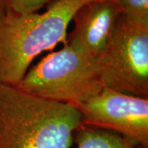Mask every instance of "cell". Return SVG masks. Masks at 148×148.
Instances as JSON below:
<instances>
[{
  "mask_svg": "<svg viewBox=\"0 0 148 148\" xmlns=\"http://www.w3.org/2000/svg\"><path fill=\"white\" fill-rule=\"evenodd\" d=\"M81 126L74 106L0 83V148H71Z\"/></svg>",
  "mask_w": 148,
  "mask_h": 148,
  "instance_id": "cell-1",
  "label": "cell"
},
{
  "mask_svg": "<svg viewBox=\"0 0 148 148\" xmlns=\"http://www.w3.org/2000/svg\"><path fill=\"white\" fill-rule=\"evenodd\" d=\"M89 0H54L43 13L5 10L0 17V83L17 86L34 58L68 44L74 14Z\"/></svg>",
  "mask_w": 148,
  "mask_h": 148,
  "instance_id": "cell-2",
  "label": "cell"
},
{
  "mask_svg": "<svg viewBox=\"0 0 148 148\" xmlns=\"http://www.w3.org/2000/svg\"><path fill=\"white\" fill-rule=\"evenodd\" d=\"M17 86L33 95L75 107L105 86L101 57L87 56L66 44L28 69Z\"/></svg>",
  "mask_w": 148,
  "mask_h": 148,
  "instance_id": "cell-3",
  "label": "cell"
},
{
  "mask_svg": "<svg viewBox=\"0 0 148 148\" xmlns=\"http://www.w3.org/2000/svg\"><path fill=\"white\" fill-rule=\"evenodd\" d=\"M101 66L105 86L148 98V23L120 15Z\"/></svg>",
  "mask_w": 148,
  "mask_h": 148,
  "instance_id": "cell-4",
  "label": "cell"
},
{
  "mask_svg": "<svg viewBox=\"0 0 148 148\" xmlns=\"http://www.w3.org/2000/svg\"><path fill=\"white\" fill-rule=\"evenodd\" d=\"M75 108L83 126L114 132L148 148V98L104 86Z\"/></svg>",
  "mask_w": 148,
  "mask_h": 148,
  "instance_id": "cell-5",
  "label": "cell"
},
{
  "mask_svg": "<svg viewBox=\"0 0 148 148\" xmlns=\"http://www.w3.org/2000/svg\"><path fill=\"white\" fill-rule=\"evenodd\" d=\"M120 15L114 0H89L74 14V28L68 44L87 56L100 58Z\"/></svg>",
  "mask_w": 148,
  "mask_h": 148,
  "instance_id": "cell-6",
  "label": "cell"
},
{
  "mask_svg": "<svg viewBox=\"0 0 148 148\" xmlns=\"http://www.w3.org/2000/svg\"><path fill=\"white\" fill-rule=\"evenodd\" d=\"M73 143L76 148H145L119 134L83 125L75 132Z\"/></svg>",
  "mask_w": 148,
  "mask_h": 148,
  "instance_id": "cell-7",
  "label": "cell"
},
{
  "mask_svg": "<svg viewBox=\"0 0 148 148\" xmlns=\"http://www.w3.org/2000/svg\"><path fill=\"white\" fill-rule=\"evenodd\" d=\"M122 16L148 23V0H114Z\"/></svg>",
  "mask_w": 148,
  "mask_h": 148,
  "instance_id": "cell-8",
  "label": "cell"
},
{
  "mask_svg": "<svg viewBox=\"0 0 148 148\" xmlns=\"http://www.w3.org/2000/svg\"><path fill=\"white\" fill-rule=\"evenodd\" d=\"M54 0H0V4L5 10L16 13H32L38 12L43 7Z\"/></svg>",
  "mask_w": 148,
  "mask_h": 148,
  "instance_id": "cell-9",
  "label": "cell"
},
{
  "mask_svg": "<svg viewBox=\"0 0 148 148\" xmlns=\"http://www.w3.org/2000/svg\"><path fill=\"white\" fill-rule=\"evenodd\" d=\"M5 11V9L2 7V5L0 4V17H1V16L3 15V12Z\"/></svg>",
  "mask_w": 148,
  "mask_h": 148,
  "instance_id": "cell-10",
  "label": "cell"
}]
</instances>
